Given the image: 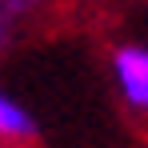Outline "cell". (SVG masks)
<instances>
[{"instance_id": "6da1fadb", "label": "cell", "mask_w": 148, "mask_h": 148, "mask_svg": "<svg viewBox=\"0 0 148 148\" xmlns=\"http://www.w3.org/2000/svg\"><path fill=\"white\" fill-rule=\"evenodd\" d=\"M112 68H116V84L124 100L148 112V48H120Z\"/></svg>"}, {"instance_id": "7a4b0ae2", "label": "cell", "mask_w": 148, "mask_h": 148, "mask_svg": "<svg viewBox=\"0 0 148 148\" xmlns=\"http://www.w3.org/2000/svg\"><path fill=\"white\" fill-rule=\"evenodd\" d=\"M32 128H36V124L28 116V108L0 92V140H28Z\"/></svg>"}, {"instance_id": "3957f363", "label": "cell", "mask_w": 148, "mask_h": 148, "mask_svg": "<svg viewBox=\"0 0 148 148\" xmlns=\"http://www.w3.org/2000/svg\"><path fill=\"white\" fill-rule=\"evenodd\" d=\"M0 36H4V4H0Z\"/></svg>"}]
</instances>
